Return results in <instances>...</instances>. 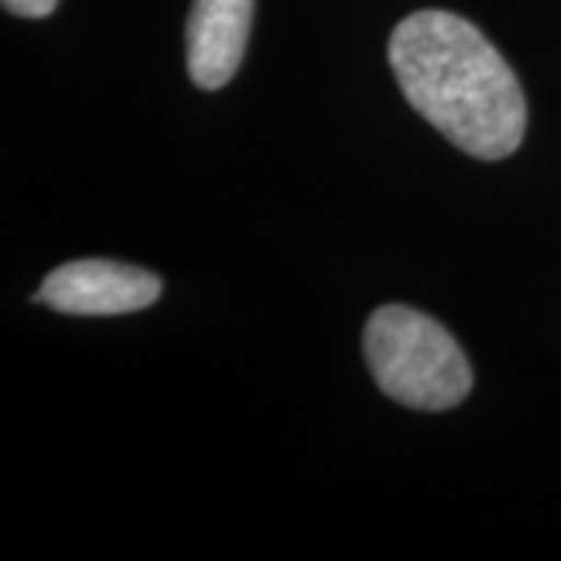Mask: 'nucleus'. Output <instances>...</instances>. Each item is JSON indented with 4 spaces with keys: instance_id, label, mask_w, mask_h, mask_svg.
Wrapping results in <instances>:
<instances>
[{
    "instance_id": "nucleus-4",
    "label": "nucleus",
    "mask_w": 561,
    "mask_h": 561,
    "mask_svg": "<svg viewBox=\"0 0 561 561\" xmlns=\"http://www.w3.org/2000/svg\"><path fill=\"white\" fill-rule=\"evenodd\" d=\"M253 25V0H194L187 16V72L216 91L234 79Z\"/></svg>"
},
{
    "instance_id": "nucleus-5",
    "label": "nucleus",
    "mask_w": 561,
    "mask_h": 561,
    "mask_svg": "<svg viewBox=\"0 0 561 561\" xmlns=\"http://www.w3.org/2000/svg\"><path fill=\"white\" fill-rule=\"evenodd\" d=\"M3 7L16 16H25V20H41L47 13H54L57 0H3Z\"/></svg>"
},
{
    "instance_id": "nucleus-3",
    "label": "nucleus",
    "mask_w": 561,
    "mask_h": 561,
    "mask_svg": "<svg viewBox=\"0 0 561 561\" xmlns=\"http://www.w3.org/2000/svg\"><path fill=\"white\" fill-rule=\"evenodd\" d=\"M160 294L157 275L110 260L69 262L41 284V300L69 316H125L153 306Z\"/></svg>"
},
{
    "instance_id": "nucleus-1",
    "label": "nucleus",
    "mask_w": 561,
    "mask_h": 561,
    "mask_svg": "<svg viewBox=\"0 0 561 561\" xmlns=\"http://www.w3.org/2000/svg\"><path fill=\"white\" fill-rule=\"evenodd\" d=\"M390 66L412 110L468 157L502 160L522 147V84L468 20L443 10L405 16L390 38Z\"/></svg>"
},
{
    "instance_id": "nucleus-2",
    "label": "nucleus",
    "mask_w": 561,
    "mask_h": 561,
    "mask_svg": "<svg viewBox=\"0 0 561 561\" xmlns=\"http://www.w3.org/2000/svg\"><path fill=\"white\" fill-rule=\"evenodd\" d=\"M365 359L390 400L440 412L471 390V365L453 334L409 306H383L365 328Z\"/></svg>"
}]
</instances>
